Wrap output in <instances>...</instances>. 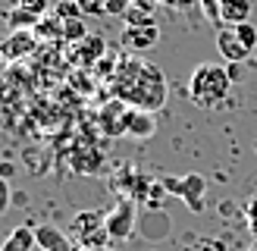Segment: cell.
I'll return each mask as SVG.
<instances>
[{
    "instance_id": "6da1fadb",
    "label": "cell",
    "mask_w": 257,
    "mask_h": 251,
    "mask_svg": "<svg viewBox=\"0 0 257 251\" xmlns=\"http://www.w3.org/2000/svg\"><path fill=\"white\" fill-rule=\"evenodd\" d=\"M110 88L116 100L128 107H138V110H160L166 104V79L163 72L154 66V63L141 60V57H132L125 54L119 57L116 63V72L110 75Z\"/></svg>"
},
{
    "instance_id": "7a4b0ae2",
    "label": "cell",
    "mask_w": 257,
    "mask_h": 251,
    "mask_svg": "<svg viewBox=\"0 0 257 251\" xmlns=\"http://www.w3.org/2000/svg\"><path fill=\"white\" fill-rule=\"evenodd\" d=\"M229 85H232V75H229L226 66H220V63H201L188 79V97L195 107L213 110L226 100Z\"/></svg>"
},
{
    "instance_id": "3957f363",
    "label": "cell",
    "mask_w": 257,
    "mask_h": 251,
    "mask_svg": "<svg viewBox=\"0 0 257 251\" xmlns=\"http://www.w3.org/2000/svg\"><path fill=\"white\" fill-rule=\"evenodd\" d=\"M132 229H135V201L132 198H119L116 207L107 213V232H110V238L119 242V238L132 235Z\"/></svg>"
},
{
    "instance_id": "277c9868",
    "label": "cell",
    "mask_w": 257,
    "mask_h": 251,
    "mask_svg": "<svg viewBox=\"0 0 257 251\" xmlns=\"http://www.w3.org/2000/svg\"><path fill=\"white\" fill-rule=\"evenodd\" d=\"M157 41H160L157 22H138V25H125L122 29V47L125 50H151Z\"/></svg>"
},
{
    "instance_id": "5b68a950",
    "label": "cell",
    "mask_w": 257,
    "mask_h": 251,
    "mask_svg": "<svg viewBox=\"0 0 257 251\" xmlns=\"http://www.w3.org/2000/svg\"><path fill=\"white\" fill-rule=\"evenodd\" d=\"M170 192H176L179 198L185 201V204H191V210H201V195H204V176L191 173L185 176V179H166L163 182Z\"/></svg>"
},
{
    "instance_id": "8992f818",
    "label": "cell",
    "mask_w": 257,
    "mask_h": 251,
    "mask_svg": "<svg viewBox=\"0 0 257 251\" xmlns=\"http://www.w3.org/2000/svg\"><path fill=\"white\" fill-rule=\"evenodd\" d=\"M216 50H220V57L226 63H241L251 57V50L241 44V38L235 35V29H229V25H223L220 32H216Z\"/></svg>"
},
{
    "instance_id": "52a82bcc",
    "label": "cell",
    "mask_w": 257,
    "mask_h": 251,
    "mask_svg": "<svg viewBox=\"0 0 257 251\" xmlns=\"http://www.w3.org/2000/svg\"><path fill=\"white\" fill-rule=\"evenodd\" d=\"M35 238H38V248L41 251H75V242L63 229H57L54 223H38Z\"/></svg>"
},
{
    "instance_id": "ba28073f",
    "label": "cell",
    "mask_w": 257,
    "mask_h": 251,
    "mask_svg": "<svg viewBox=\"0 0 257 251\" xmlns=\"http://www.w3.org/2000/svg\"><path fill=\"white\" fill-rule=\"evenodd\" d=\"M157 132V126H154V116L148 110H138V107H128L125 110V135L132 138H151Z\"/></svg>"
},
{
    "instance_id": "9c48e42d",
    "label": "cell",
    "mask_w": 257,
    "mask_h": 251,
    "mask_svg": "<svg viewBox=\"0 0 257 251\" xmlns=\"http://www.w3.org/2000/svg\"><path fill=\"white\" fill-rule=\"evenodd\" d=\"M220 19L229 29L251 22V0H220Z\"/></svg>"
},
{
    "instance_id": "30bf717a",
    "label": "cell",
    "mask_w": 257,
    "mask_h": 251,
    "mask_svg": "<svg viewBox=\"0 0 257 251\" xmlns=\"http://www.w3.org/2000/svg\"><path fill=\"white\" fill-rule=\"evenodd\" d=\"M32 248H38V238H35V226L32 223L16 226V229L4 238V245H0V251H32Z\"/></svg>"
},
{
    "instance_id": "8fae6325",
    "label": "cell",
    "mask_w": 257,
    "mask_h": 251,
    "mask_svg": "<svg viewBox=\"0 0 257 251\" xmlns=\"http://www.w3.org/2000/svg\"><path fill=\"white\" fill-rule=\"evenodd\" d=\"M75 60H82V66H91V63H97L100 57H104V50H107V44H104V38H97V35H88V38H82L79 44H75Z\"/></svg>"
},
{
    "instance_id": "7c38bea8",
    "label": "cell",
    "mask_w": 257,
    "mask_h": 251,
    "mask_svg": "<svg viewBox=\"0 0 257 251\" xmlns=\"http://www.w3.org/2000/svg\"><path fill=\"white\" fill-rule=\"evenodd\" d=\"M32 47H35V32L19 29V32H13L10 41H4V57L16 60V57H22V54H29Z\"/></svg>"
},
{
    "instance_id": "4fadbf2b",
    "label": "cell",
    "mask_w": 257,
    "mask_h": 251,
    "mask_svg": "<svg viewBox=\"0 0 257 251\" xmlns=\"http://www.w3.org/2000/svg\"><path fill=\"white\" fill-rule=\"evenodd\" d=\"M141 232H145L148 238H163L166 232H170V217L166 213H145L141 217Z\"/></svg>"
},
{
    "instance_id": "5bb4252c",
    "label": "cell",
    "mask_w": 257,
    "mask_h": 251,
    "mask_svg": "<svg viewBox=\"0 0 257 251\" xmlns=\"http://www.w3.org/2000/svg\"><path fill=\"white\" fill-rule=\"evenodd\" d=\"M7 22L13 25V32H19V29H29V32H35V25L41 22V16H35V13L22 10V7H13V10H10V16H7Z\"/></svg>"
},
{
    "instance_id": "9a60e30c",
    "label": "cell",
    "mask_w": 257,
    "mask_h": 251,
    "mask_svg": "<svg viewBox=\"0 0 257 251\" xmlns=\"http://www.w3.org/2000/svg\"><path fill=\"white\" fill-rule=\"evenodd\" d=\"M82 38H88L82 16H75V19H66V22H63V41H82Z\"/></svg>"
},
{
    "instance_id": "2e32d148",
    "label": "cell",
    "mask_w": 257,
    "mask_h": 251,
    "mask_svg": "<svg viewBox=\"0 0 257 251\" xmlns=\"http://www.w3.org/2000/svg\"><path fill=\"white\" fill-rule=\"evenodd\" d=\"M235 35L241 38V44H245L248 50H254L257 47V29L251 22H241V25H235Z\"/></svg>"
},
{
    "instance_id": "e0dca14e",
    "label": "cell",
    "mask_w": 257,
    "mask_h": 251,
    "mask_svg": "<svg viewBox=\"0 0 257 251\" xmlns=\"http://www.w3.org/2000/svg\"><path fill=\"white\" fill-rule=\"evenodd\" d=\"M75 7H79L85 16H104V13H107V0H75Z\"/></svg>"
},
{
    "instance_id": "ac0fdd59",
    "label": "cell",
    "mask_w": 257,
    "mask_h": 251,
    "mask_svg": "<svg viewBox=\"0 0 257 251\" xmlns=\"http://www.w3.org/2000/svg\"><path fill=\"white\" fill-rule=\"evenodd\" d=\"M50 4H54V0H16V7L35 13V16H47V13H50Z\"/></svg>"
},
{
    "instance_id": "d6986e66",
    "label": "cell",
    "mask_w": 257,
    "mask_h": 251,
    "mask_svg": "<svg viewBox=\"0 0 257 251\" xmlns=\"http://www.w3.org/2000/svg\"><path fill=\"white\" fill-rule=\"evenodd\" d=\"M198 4H201V10H204V16H207L210 25H223V19H220V0H198Z\"/></svg>"
},
{
    "instance_id": "ffe728a7",
    "label": "cell",
    "mask_w": 257,
    "mask_h": 251,
    "mask_svg": "<svg viewBox=\"0 0 257 251\" xmlns=\"http://www.w3.org/2000/svg\"><path fill=\"white\" fill-rule=\"evenodd\" d=\"M10 204H13V188H10V182L0 176V217L10 210Z\"/></svg>"
},
{
    "instance_id": "44dd1931",
    "label": "cell",
    "mask_w": 257,
    "mask_h": 251,
    "mask_svg": "<svg viewBox=\"0 0 257 251\" xmlns=\"http://www.w3.org/2000/svg\"><path fill=\"white\" fill-rule=\"evenodd\" d=\"M245 217H248V226H251V232L257 235V198L248 204V210H245Z\"/></svg>"
},
{
    "instance_id": "7402d4cb",
    "label": "cell",
    "mask_w": 257,
    "mask_h": 251,
    "mask_svg": "<svg viewBox=\"0 0 257 251\" xmlns=\"http://www.w3.org/2000/svg\"><path fill=\"white\" fill-rule=\"evenodd\" d=\"M163 4H170L173 10H191V7L198 4V0H163Z\"/></svg>"
},
{
    "instance_id": "603a6c76",
    "label": "cell",
    "mask_w": 257,
    "mask_h": 251,
    "mask_svg": "<svg viewBox=\"0 0 257 251\" xmlns=\"http://www.w3.org/2000/svg\"><path fill=\"white\" fill-rule=\"evenodd\" d=\"M72 85L79 88V91H91V82H88V79H72Z\"/></svg>"
},
{
    "instance_id": "cb8c5ba5",
    "label": "cell",
    "mask_w": 257,
    "mask_h": 251,
    "mask_svg": "<svg viewBox=\"0 0 257 251\" xmlns=\"http://www.w3.org/2000/svg\"><path fill=\"white\" fill-rule=\"evenodd\" d=\"M104 251H113V248H104Z\"/></svg>"
}]
</instances>
